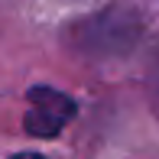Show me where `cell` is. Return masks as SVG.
Masks as SVG:
<instances>
[{
	"instance_id": "6da1fadb",
	"label": "cell",
	"mask_w": 159,
	"mask_h": 159,
	"mask_svg": "<svg viewBox=\"0 0 159 159\" xmlns=\"http://www.w3.org/2000/svg\"><path fill=\"white\" fill-rule=\"evenodd\" d=\"M75 117V101L52 88H33L30 91V111H26V130L33 136H55L62 127Z\"/></svg>"
},
{
	"instance_id": "7a4b0ae2",
	"label": "cell",
	"mask_w": 159,
	"mask_h": 159,
	"mask_svg": "<svg viewBox=\"0 0 159 159\" xmlns=\"http://www.w3.org/2000/svg\"><path fill=\"white\" fill-rule=\"evenodd\" d=\"M10 159H46V156H39V153H16V156H10Z\"/></svg>"
}]
</instances>
